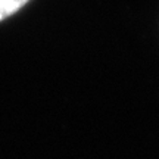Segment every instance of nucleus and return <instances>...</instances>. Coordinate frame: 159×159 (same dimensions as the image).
<instances>
[{
  "mask_svg": "<svg viewBox=\"0 0 159 159\" xmlns=\"http://www.w3.org/2000/svg\"><path fill=\"white\" fill-rule=\"evenodd\" d=\"M30 0H0V22L19 12Z\"/></svg>",
  "mask_w": 159,
  "mask_h": 159,
  "instance_id": "f257e3e1",
  "label": "nucleus"
}]
</instances>
